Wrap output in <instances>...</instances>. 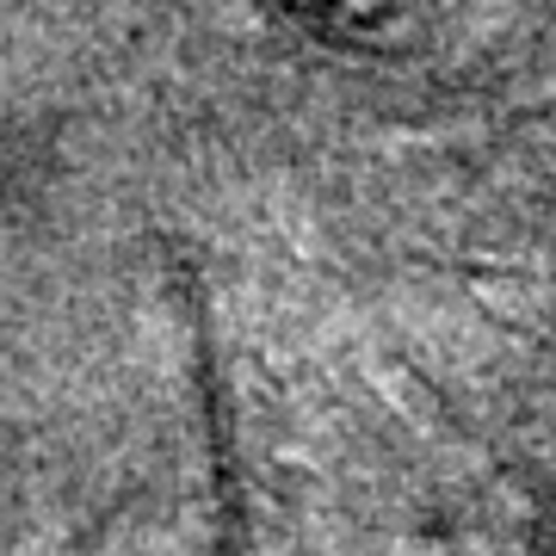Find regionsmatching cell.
I'll return each instance as SVG.
<instances>
[{
  "label": "cell",
  "instance_id": "obj_1",
  "mask_svg": "<svg viewBox=\"0 0 556 556\" xmlns=\"http://www.w3.org/2000/svg\"><path fill=\"white\" fill-rule=\"evenodd\" d=\"M309 7H316V20H353V0H309ZM390 7H396L402 20L415 13V0H390Z\"/></svg>",
  "mask_w": 556,
  "mask_h": 556
}]
</instances>
